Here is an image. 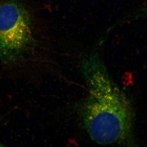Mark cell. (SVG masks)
<instances>
[{"label":"cell","mask_w":147,"mask_h":147,"mask_svg":"<svg viewBox=\"0 0 147 147\" xmlns=\"http://www.w3.org/2000/svg\"><path fill=\"white\" fill-rule=\"evenodd\" d=\"M3 145L2 144H1V143H0V147H3Z\"/></svg>","instance_id":"3957f363"},{"label":"cell","mask_w":147,"mask_h":147,"mask_svg":"<svg viewBox=\"0 0 147 147\" xmlns=\"http://www.w3.org/2000/svg\"><path fill=\"white\" fill-rule=\"evenodd\" d=\"M80 67L88 93L77 113L90 139L103 145L138 146L133 104L113 79L101 54L85 55Z\"/></svg>","instance_id":"6da1fadb"},{"label":"cell","mask_w":147,"mask_h":147,"mask_svg":"<svg viewBox=\"0 0 147 147\" xmlns=\"http://www.w3.org/2000/svg\"><path fill=\"white\" fill-rule=\"evenodd\" d=\"M25 0H0V60L14 63L37 45V22Z\"/></svg>","instance_id":"7a4b0ae2"}]
</instances>
